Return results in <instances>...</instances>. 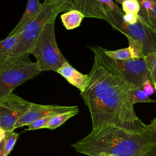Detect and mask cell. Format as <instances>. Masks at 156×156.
<instances>
[{"label": "cell", "mask_w": 156, "mask_h": 156, "mask_svg": "<svg viewBox=\"0 0 156 156\" xmlns=\"http://www.w3.org/2000/svg\"><path fill=\"white\" fill-rule=\"evenodd\" d=\"M19 133L13 130L5 131L3 139L0 140V156H8L18 138Z\"/></svg>", "instance_id": "17"}, {"label": "cell", "mask_w": 156, "mask_h": 156, "mask_svg": "<svg viewBox=\"0 0 156 156\" xmlns=\"http://www.w3.org/2000/svg\"><path fill=\"white\" fill-rule=\"evenodd\" d=\"M90 48L102 63L133 86L141 87L146 80L150 79L144 58L129 60H115L106 55L104 48L101 46Z\"/></svg>", "instance_id": "6"}, {"label": "cell", "mask_w": 156, "mask_h": 156, "mask_svg": "<svg viewBox=\"0 0 156 156\" xmlns=\"http://www.w3.org/2000/svg\"><path fill=\"white\" fill-rule=\"evenodd\" d=\"M152 1H154V2H156V0H153Z\"/></svg>", "instance_id": "32"}, {"label": "cell", "mask_w": 156, "mask_h": 156, "mask_svg": "<svg viewBox=\"0 0 156 156\" xmlns=\"http://www.w3.org/2000/svg\"><path fill=\"white\" fill-rule=\"evenodd\" d=\"M96 156H113L110 154H108V153H106V152H101V153H99Z\"/></svg>", "instance_id": "28"}, {"label": "cell", "mask_w": 156, "mask_h": 156, "mask_svg": "<svg viewBox=\"0 0 156 156\" xmlns=\"http://www.w3.org/2000/svg\"><path fill=\"white\" fill-rule=\"evenodd\" d=\"M89 85L80 96L89 109L92 129L111 124L132 130H146L131 101L135 87L102 63L94 55Z\"/></svg>", "instance_id": "1"}, {"label": "cell", "mask_w": 156, "mask_h": 156, "mask_svg": "<svg viewBox=\"0 0 156 156\" xmlns=\"http://www.w3.org/2000/svg\"><path fill=\"white\" fill-rule=\"evenodd\" d=\"M121 5V9L125 13H132L138 14L141 8L140 3L138 0H127Z\"/></svg>", "instance_id": "22"}, {"label": "cell", "mask_w": 156, "mask_h": 156, "mask_svg": "<svg viewBox=\"0 0 156 156\" xmlns=\"http://www.w3.org/2000/svg\"><path fill=\"white\" fill-rule=\"evenodd\" d=\"M74 9L82 12L85 18H93L105 20L107 12L100 0H72Z\"/></svg>", "instance_id": "12"}, {"label": "cell", "mask_w": 156, "mask_h": 156, "mask_svg": "<svg viewBox=\"0 0 156 156\" xmlns=\"http://www.w3.org/2000/svg\"><path fill=\"white\" fill-rule=\"evenodd\" d=\"M31 102L13 92L0 97V129L4 131L15 130V126L28 110Z\"/></svg>", "instance_id": "8"}, {"label": "cell", "mask_w": 156, "mask_h": 156, "mask_svg": "<svg viewBox=\"0 0 156 156\" xmlns=\"http://www.w3.org/2000/svg\"><path fill=\"white\" fill-rule=\"evenodd\" d=\"M77 109H79V108L76 105L63 106L58 105H42L31 102L30 106L27 112L20 118L15 124V129L27 126L34 121L49 115L58 114Z\"/></svg>", "instance_id": "9"}, {"label": "cell", "mask_w": 156, "mask_h": 156, "mask_svg": "<svg viewBox=\"0 0 156 156\" xmlns=\"http://www.w3.org/2000/svg\"><path fill=\"white\" fill-rule=\"evenodd\" d=\"M156 146V134L107 124L95 129L71 146L77 152L96 156L106 152L113 156H142Z\"/></svg>", "instance_id": "2"}, {"label": "cell", "mask_w": 156, "mask_h": 156, "mask_svg": "<svg viewBox=\"0 0 156 156\" xmlns=\"http://www.w3.org/2000/svg\"><path fill=\"white\" fill-rule=\"evenodd\" d=\"M113 1H115L116 2H117V3H118V4H122L124 2H125V1H127V0H113ZM138 1L140 2V1H141V0H138Z\"/></svg>", "instance_id": "29"}, {"label": "cell", "mask_w": 156, "mask_h": 156, "mask_svg": "<svg viewBox=\"0 0 156 156\" xmlns=\"http://www.w3.org/2000/svg\"><path fill=\"white\" fill-rule=\"evenodd\" d=\"M42 7L43 3H41L39 0H28L26 9L21 19L8 35L10 36L20 32L27 24L37 17Z\"/></svg>", "instance_id": "13"}, {"label": "cell", "mask_w": 156, "mask_h": 156, "mask_svg": "<svg viewBox=\"0 0 156 156\" xmlns=\"http://www.w3.org/2000/svg\"><path fill=\"white\" fill-rule=\"evenodd\" d=\"M73 9L74 5L72 0H59L54 2L44 1L39 14L20 32L18 41L10 58L30 54L44 26L48 23L55 20L60 12H66Z\"/></svg>", "instance_id": "3"}, {"label": "cell", "mask_w": 156, "mask_h": 156, "mask_svg": "<svg viewBox=\"0 0 156 156\" xmlns=\"http://www.w3.org/2000/svg\"><path fill=\"white\" fill-rule=\"evenodd\" d=\"M123 20L126 23L128 24H133L138 22L139 18H138V14L132 13H124L123 15Z\"/></svg>", "instance_id": "24"}, {"label": "cell", "mask_w": 156, "mask_h": 156, "mask_svg": "<svg viewBox=\"0 0 156 156\" xmlns=\"http://www.w3.org/2000/svg\"><path fill=\"white\" fill-rule=\"evenodd\" d=\"M20 33L7 37L0 41V63L3 62L11 57L12 54L15 48Z\"/></svg>", "instance_id": "15"}, {"label": "cell", "mask_w": 156, "mask_h": 156, "mask_svg": "<svg viewBox=\"0 0 156 156\" xmlns=\"http://www.w3.org/2000/svg\"><path fill=\"white\" fill-rule=\"evenodd\" d=\"M46 1H48V2H54V1H59V0H44Z\"/></svg>", "instance_id": "30"}, {"label": "cell", "mask_w": 156, "mask_h": 156, "mask_svg": "<svg viewBox=\"0 0 156 156\" xmlns=\"http://www.w3.org/2000/svg\"><path fill=\"white\" fill-rule=\"evenodd\" d=\"M147 126L150 130L156 134V118L154 119L151 123L149 125H147Z\"/></svg>", "instance_id": "26"}, {"label": "cell", "mask_w": 156, "mask_h": 156, "mask_svg": "<svg viewBox=\"0 0 156 156\" xmlns=\"http://www.w3.org/2000/svg\"><path fill=\"white\" fill-rule=\"evenodd\" d=\"M73 86L78 88L80 93L83 92L89 85L90 77L88 74H84L77 71L68 62H65L57 71Z\"/></svg>", "instance_id": "11"}, {"label": "cell", "mask_w": 156, "mask_h": 156, "mask_svg": "<svg viewBox=\"0 0 156 156\" xmlns=\"http://www.w3.org/2000/svg\"><path fill=\"white\" fill-rule=\"evenodd\" d=\"M30 54L33 55L41 71L57 70L68 60L62 54L55 39V20L48 23L44 27Z\"/></svg>", "instance_id": "5"}, {"label": "cell", "mask_w": 156, "mask_h": 156, "mask_svg": "<svg viewBox=\"0 0 156 156\" xmlns=\"http://www.w3.org/2000/svg\"><path fill=\"white\" fill-rule=\"evenodd\" d=\"M140 3L141 8L138 13L140 20L152 32L156 34V2L141 0Z\"/></svg>", "instance_id": "14"}, {"label": "cell", "mask_w": 156, "mask_h": 156, "mask_svg": "<svg viewBox=\"0 0 156 156\" xmlns=\"http://www.w3.org/2000/svg\"><path fill=\"white\" fill-rule=\"evenodd\" d=\"M54 115L55 114L49 115L34 121L33 122L27 125L28 128L26 130H34L39 129L46 128V126Z\"/></svg>", "instance_id": "21"}, {"label": "cell", "mask_w": 156, "mask_h": 156, "mask_svg": "<svg viewBox=\"0 0 156 156\" xmlns=\"http://www.w3.org/2000/svg\"><path fill=\"white\" fill-rule=\"evenodd\" d=\"M131 101L133 105L139 102H156V101L152 100L147 96L141 88V87H135L131 93Z\"/></svg>", "instance_id": "19"}, {"label": "cell", "mask_w": 156, "mask_h": 156, "mask_svg": "<svg viewBox=\"0 0 156 156\" xmlns=\"http://www.w3.org/2000/svg\"><path fill=\"white\" fill-rule=\"evenodd\" d=\"M144 60L149 71L151 80L153 83H156V52L145 55Z\"/></svg>", "instance_id": "20"}, {"label": "cell", "mask_w": 156, "mask_h": 156, "mask_svg": "<svg viewBox=\"0 0 156 156\" xmlns=\"http://www.w3.org/2000/svg\"><path fill=\"white\" fill-rule=\"evenodd\" d=\"M102 5L104 8V9L106 10V12L107 10H115L118 5L116 4L113 0H100Z\"/></svg>", "instance_id": "25"}, {"label": "cell", "mask_w": 156, "mask_h": 156, "mask_svg": "<svg viewBox=\"0 0 156 156\" xmlns=\"http://www.w3.org/2000/svg\"><path fill=\"white\" fill-rule=\"evenodd\" d=\"M127 38L129 41L128 47L116 50H108L104 48L105 54L111 58L119 60L144 58L143 44L130 37H127Z\"/></svg>", "instance_id": "10"}, {"label": "cell", "mask_w": 156, "mask_h": 156, "mask_svg": "<svg viewBox=\"0 0 156 156\" xmlns=\"http://www.w3.org/2000/svg\"><path fill=\"white\" fill-rule=\"evenodd\" d=\"M124 14L122 9L118 6L115 10L107 11L105 21L127 38L130 37L141 42L144 45L145 55L156 52V34L152 32L140 19L133 24L126 23L123 20Z\"/></svg>", "instance_id": "7"}, {"label": "cell", "mask_w": 156, "mask_h": 156, "mask_svg": "<svg viewBox=\"0 0 156 156\" xmlns=\"http://www.w3.org/2000/svg\"><path fill=\"white\" fill-rule=\"evenodd\" d=\"M79 109L75 110L68 111L63 113H60L58 114H55L51 118L48 125L46 126V129L54 130L62 124H63L68 119L73 117L74 116L77 115L79 113Z\"/></svg>", "instance_id": "18"}, {"label": "cell", "mask_w": 156, "mask_h": 156, "mask_svg": "<svg viewBox=\"0 0 156 156\" xmlns=\"http://www.w3.org/2000/svg\"><path fill=\"white\" fill-rule=\"evenodd\" d=\"M154 85V87H155V91H156V83H153Z\"/></svg>", "instance_id": "31"}, {"label": "cell", "mask_w": 156, "mask_h": 156, "mask_svg": "<svg viewBox=\"0 0 156 156\" xmlns=\"http://www.w3.org/2000/svg\"><path fill=\"white\" fill-rule=\"evenodd\" d=\"M60 18L65 27L67 30H72L80 25L85 16L80 11L73 9L63 13Z\"/></svg>", "instance_id": "16"}, {"label": "cell", "mask_w": 156, "mask_h": 156, "mask_svg": "<svg viewBox=\"0 0 156 156\" xmlns=\"http://www.w3.org/2000/svg\"><path fill=\"white\" fill-rule=\"evenodd\" d=\"M141 88L143 90V91L145 93V94L148 96L152 95L155 91L154 85L150 79L146 80L143 83L141 86Z\"/></svg>", "instance_id": "23"}, {"label": "cell", "mask_w": 156, "mask_h": 156, "mask_svg": "<svg viewBox=\"0 0 156 156\" xmlns=\"http://www.w3.org/2000/svg\"><path fill=\"white\" fill-rule=\"evenodd\" d=\"M36 62L29 55L10 58L0 63V97L12 93L23 83L41 73Z\"/></svg>", "instance_id": "4"}, {"label": "cell", "mask_w": 156, "mask_h": 156, "mask_svg": "<svg viewBox=\"0 0 156 156\" xmlns=\"http://www.w3.org/2000/svg\"><path fill=\"white\" fill-rule=\"evenodd\" d=\"M142 156H156V146L154 147L151 151H149L146 154Z\"/></svg>", "instance_id": "27"}]
</instances>
